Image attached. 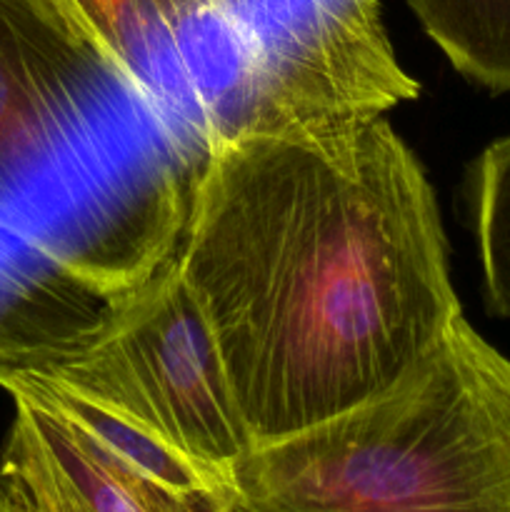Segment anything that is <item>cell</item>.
Listing matches in <instances>:
<instances>
[{"label": "cell", "mask_w": 510, "mask_h": 512, "mask_svg": "<svg viewBox=\"0 0 510 512\" xmlns=\"http://www.w3.org/2000/svg\"><path fill=\"white\" fill-rule=\"evenodd\" d=\"M105 80L40 0H0V193L63 143Z\"/></svg>", "instance_id": "obj_6"}, {"label": "cell", "mask_w": 510, "mask_h": 512, "mask_svg": "<svg viewBox=\"0 0 510 512\" xmlns=\"http://www.w3.org/2000/svg\"><path fill=\"white\" fill-rule=\"evenodd\" d=\"M418 93L395 58L378 0H285L238 30L233 78L205 108L203 143L378 118Z\"/></svg>", "instance_id": "obj_4"}, {"label": "cell", "mask_w": 510, "mask_h": 512, "mask_svg": "<svg viewBox=\"0 0 510 512\" xmlns=\"http://www.w3.org/2000/svg\"><path fill=\"white\" fill-rule=\"evenodd\" d=\"M105 73L158 103L190 25L218 13L213 0H40Z\"/></svg>", "instance_id": "obj_7"}, {"label": "cell", "mask_w": 510, "mask_h": 512, "mask_svg": "<svg viewBox=\"0 0 510 512\" xmlns=\"http://www.w3.org/2000/svg\"><path fill=\"white\" fill-rule=\"evenodd\" d=\"M175 258L253 448L398 383L463 313L428 173L378 118L203 143Z\"/></svg>", "instance_id": "obj_1"}, {"label": "cell", "mask_w": 510, "mask_h": 512, "mask_svg": "<svg viewBox=\"0 0 510 512\" xmlns=\"http://www.w3.org/2000/svg\"><path fill=\"white\" fill-rule=\"evenodd\" d=\"M213 3H215V5H218V8H225V5H228V3H230V0H213Z\"/></svg>", "instance_id": "obj_10"}, {"label": "cell", "mask_w": 510, "mask_h": 512, "mask_svg": "<svg viewBox=\"0 0 510 512\" xmlns=\"http://www.w3.org/2000/svg\"><path fill=\"white\" fill-rule=\"evenodd\" d=\"M0 365L90 400L228 485L233 465L253 450L173 245L90 320L63 323L15 295L5 298Z\"/></svg>", "instance_id": "obj_3"}, {"label": "cell", "mask_w": 510, "mask_h": 512, "mask_svg": "<svg viewBox=\"0 0 510 512\" xmlns=\"http://www.w3.org/2000/svg\"><path fill=\"white\" fill-rule=\"evenodd\" d=\"M225 512H510V358L460 313L385 393L243 455Z\"/></svg>", "instance_id": "obj_2"}, {"label": "cell", "mask_w": 510, "mask_h": 512, "mask_svg": "<svg viewBox=\"0 0 510 512\" xmlns=\"http://www.w3.org/2000/svg\"><path fill=\"white\" fill-rule=\"evenodd\" d=\"M455 70L510 93V0H405Z\"/></svg>", "instance_id": "obj_8"}, {"label": "cell", "mask_w": 510, "mask_h": 512, "mask_svg": "<svg viewBox=\"0 0 510 512\" xmlns=\"http://www.w3.org/2000/svg\"><path fill=\"white\" fill-rule=\"evenodd\" d=\"M468 215L485 308L510 320V133L493 140L470 165Z\"/></svg>", "instance_id": "obj_9"}, {"label": "cell", "mask_w": 510, "mask_h": 512, "mask_svg": "<svg viewBox=\"0 0 510 512\" xmlns=\"http://www.w3.org/2000/svg\"><path fill=\"white\" fill-rule=\"evenodd\" d=\"M13 403L0 450V512H225L125 458L20 370L0 365Z\"/></svg>", "instance_id": "obj_5"}]
</instances>
